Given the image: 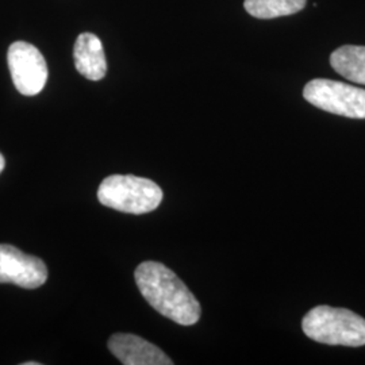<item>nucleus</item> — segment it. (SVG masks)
I'll list each match as a JSON object with an SVG mask.
<instances>
[{
  "instance_id": "obj_9",
  "label": "nucleus",
  "mask_w": 365,
  "mask_h": 365,
  "mask_svg": "<svg viewBox=\"0 0 365 365\" xmlns=\"http://www.w3.org/2000/svg\"><path fill=\"white\" fill-rule=\"evenodd\" d=\"M330 64L341 76L365 86V46H341L331 53Z\"/></svg>"
},
{
  "instance_id": "obj_2",
  "label": "nucleus",
  "mask_w": 365,
  "mask_h": 365,
  "mask_svg": "<svg viewBox=\"0 0 365 365\" xmlns=\"http://www.w3.org/2000/svg\"><path fill=\"white\" fill-rule=\"evenodd\" d=\"M302 330L309 339L327 345H365L364 318L346 309L317 306L303 317Z\"/></svg>"
},
{
  "instance_id": "obj_5",
  "label": "nucleus",
  "mask_w": 365,
  "mask_h": 365,
  "mask_svg": "<svg viewBox=\"0 0 365 365\" xmlns=\"http://www.w3.org/2000/svg\"><path fill=\"white\" fill-rule=\"evenodd\" d=\"M14 86L25 96L38 95L48 80V66L38 49L24 41L14 42L7 54Z\"/></svg>"
},
{
  "instance_id": "obj_4",
  "label": "nucleus",
  "mask_w": 365,
  "mask_h": 365,
  "mask_svg": "<svg viewBox=\"0 0 365 365\" xmlns=\"http://www.w3.org/2000/svg\"><path fill=\"white\" fill-rule=\"evenodd\" d=\"M304 99L327 113L353 119H365V90L327 78L306 84Z\"/></svg>"
},
{
  "instance_id": "obj_11",
  "label": "nucleus",
  "mask_w": 365,
  "mask_h": 365,
  "mask_svg": "<svg viewBox=\"0 0 365 365\" xmlns=\"http://www.w3.org/2000/svg\"><path fill=\"white\" fill-rule=\"evenodd\" d=\"M4 165H6V161H4V157L0 153V173L4 170Z\"/></svg>"
},
{
  "instance_id": "obj_10",
  "label": "nucleus",
  "mask_w": 365,
  "mask_h": 365,
  "mask_svg": "<svg viewBox=\"0 0 365 365\" xmlns=\"http://www.w3.org/2000/svg\"><path fill=\"white\" fill-rule=\"evenodd\" d=\"M306 0H245V10L259 19H274L299 13Z\"/></svg>"
},
{
  "instance_id": "obj_7",
  "label": "nucleus",
  "mask_w": 365,
  "mask_h": 365,
  "mask_svg": "<svg viewBox=\"0 0 365 365\" xmlns=\"http://www.w3.org/2000/svg\"><path fill=\"white\" fill-rule=\"evenodd\" d=\"M108 349L125 365L173 364L158 346L134 334H113L108 339Z\"/></svg>"
},
{
  "instance_id": "obj_6",
  "label": "nucleus",
  "mask_w": 365,
  "mask_h": 365,
  "mask_svg": "<svg viewBox=\"0 0 365 365\" xmlns=\"http://www.w3.org/2000/svg\"><path fill=\"white\" fill-rule=\"evenodd\" d=\"M48 280L45 262L11 245H0V283L34 289Z\"/></svg>"
},
{
  "instance_id": "obj_12",
  "label": "nucleus",
  "mask_w": 365,
  "mask_h": 365,
  "mask_svg": "<svg viewBox=\"0 0 365 365\" xmlns=\"http://www.w3.org/2000/svg\"><path fill=\"white\" fill-rule=\"evenodd\" d=\"M24 365H39V363H34V361H29V363H24Z\"/></svg>"
},
{
  "instance_id": "obj_1",
  "label": "nucleus",
  "mask_w": 365,
  "mask_h": 365,
  "mask_svg": "<svg viewBox=\"0 0 365 365\" xmlns=\"http://www.w3.org/2000/svg\"><path fill=\"white\" fill-rule=\"evenodd\" d=\"M134 277L146 302L161 315L182 327L195 325L199 321V302L168 267L157 261H145L137 267Z\"/></svg>"
},
{
  "instance_id": "obj_8",
  "label": "nucleus",
  "mask_w": 365,
  "mask_h": 365,
  "mask_svg": "<svg viewBox=\"0 0 365 365\" xmlns=\"http://www.w3.org/2000/svg\"><path fill=\"white\" fill-rule=\"evenodd\" d=\"M75 66L80 75L98 81L107 73L105 49L102 41L91 33H83L78 36L73 48Z\"/></svg>"
},
{
  "instance_id": "obj_3",
  "label": "nucleus",
  "mask_w": 365,
  "mask_h": 365,
  "mask_svg": "<svg viewBox=\"0 0 365 365\" xmlns=\"http://www.w3.org/2000/svg\"><path fill=\"white\" fill-rule=\"evenodd\" d=\"M163 196L158 184L134 175H111L98 190V199L103 206L135 215L155 211Z\"/></svg>"
}]
</instances>
